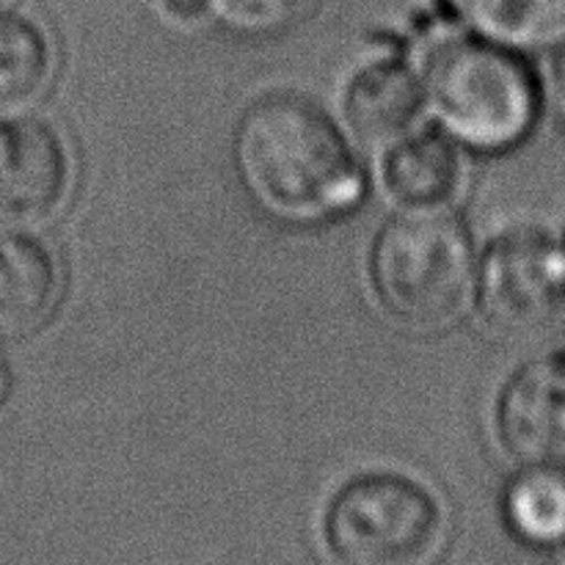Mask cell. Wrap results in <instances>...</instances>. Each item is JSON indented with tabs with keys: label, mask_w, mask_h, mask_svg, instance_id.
<instances>
[{
	"label": "cell",
	"mask_w": 565,
	"mask_h": 565,
	"mask_svg": "<svg viewBox=\"0 0 565 565\" xmlns=\"http://www.w3.org/2000/svg\"><path fill=\"white\" fill-rule=\"evenodd\" d=\"M475 243L450 213H406L386 221L370 248V285L395 323L436 331L456 323L475 296Z\"/></svg>",
	"instance_id": "obj_3"
},
{
	"label": "cell",
	"mask_w": 565,
	"mask_h": 565,
	"mask_svg": "<svg viewBox=\"0 0 565 565\" xmlns=\"http://www.w3.org/2000/svg\"><path fill=\"white\" fill-rule=\"evenodd\" d=\"M342 110L362 141L390 147L414 130L425 110L423 70L401 53L370 61L348 81Z\"/></svg>",
	"instance_id": "obj_10"
},
{
	"label": "cell",
	"mask_w": 565,
	"mask_h": 565,
	"mask_svg": "<svg viewBox=\"0 0 565 565\" xmlns=\"http://www.w3.org/2000/svg\"><path fill=\"white\" fill-rule=\"evenodd\" d=\"M563 243H565V241H563Z\"/></svg>",
	"instance_id": "obj_19"
},
{
	"label": "cell",
	"mask_w": 565,
	"mask_h": 565,
	"mask_svg": "<svg viewBox=\"0 0 565 565\" xmlns=\"http://www.w3.org/2000/svg\"><path fill=\"white\" fill-rule=\"evenodd\" d=\"M550 105L555 114L557 125L565 130V47L555 55L550 72Z\"/></svg>",
	"instance_id": "obj_16"
},
{
	"label": "cell",
	"mask_w": 565,
	"mask_h": 565,
	"mask_svg": "<svg viewBox=\"0 0 565 565\" xmlns=\"http://www.w3.org/2000/svg\"><path fill=\"white\" fill-rule=\"evenodd\" d=\"M75 160L64 132L39 116L0 121V230H36L64 213Z\"/></svg>",
	"instance_id": "obj_6"
},
{
	"label": "cell",
	"mask_w": 565,
	"mask_h": 565,
	"mask_svg": "<svg viewBox=\"0 0 565 565\" xmlns=\"http://www.w3.org/2000/svg\"><path fill=\"white\" fill-rule=\"evenodd\" d=\"M486 329L516 348H541L565 334V243L541 230H516L486 248L475 276Z\"/></svg>",
	"instance_id": "obj_5"
},
{
	"label": "cell",
	"mask_w": 565,
	"mask_h": 565,
	"mask_svg": "<svg viewBox=\"0 0 565 565\" xmlns=\"http://www.w3.org/2000/svg\"><path fill=\"white\" fill-rule=\"evenodd\" d=\"M320 0H207L210 20L246 39L281 36L312 17Z\"/></svg>",
	"instance_id": "obj_14"
},
{
	"label": "cell",
	"mask_w": 565,
	"mask_h": 565,
	"mask_svg": "<svg viewBox=\"0 0 565 565\" xmlns=\"http://www.w3.org/2000/svg\"><path fill=\"white\" fill-rule=\"evenodd\" d=\"M232 163L248 199L285 224L342 218L367 191L345 132L301 94H268L248 105L232 136Z\"/></svg>",
	"instance_id": "obj_1"
},
{
	"label": "cell",
	"mask_w": 565,
	"mask_h": 565,
	"mask_svg": "<svg viewBox=\"0 0 565 565\" xmlns=\"http://www.w3.org/2000/svg\"><path fill=\"white\" fill-rule=\"evenodd\" d=\"M158 6L174 25H199L210 20L207 0H158Z\"/></svg>",
	"instance_id": "obj_15"
},
{
	"label": "cell",
	"mask_w": 565,
	"mask_h": 565,
	"mask_svg": "<svg viewBox=\"0 0 565 565\" xmlns=\"http://www.w3.org/2000/svg\"><path fill=\"white\" fill-rule=\"evenodd\" d=\"M381 182L406 213H447L467 191L461 143L445 130H412L386 147Z\"/></svg>",
	"instance_id": "obj_8"
},
{
	"label": "cell",
	"mask_w": 565,
	"mask_h": 565,
	"mask_svg": "<svg viewBox=\"0 0 565 565\" xmlns=\"http://www.w3.org/2000/svg\"><path fill=\"white\" fill-rule=\"evenodd\" d=\"M480 39L516 53L565 47V0H450Z\"/></svg>",
	"instance_id": "obj_11"
},
{
	"label": "cell",
	"mask_w": 565,
	"mask_h": 565,
	"mask_svg": "<svg viewBox=\"0 0 565 565\" xmlns=\"http://www.w3.org/2000/svg\"><path fill=\"white\" fill-rule=\"evenodd\" d=\"M11 3H14V0H0V11L11 9Z\"/></svg>",
	"instance_id": "obj_17"
},
{
	"label": "cell",
	"mask_w": 565,
	"mask_h": 565,
	"mask_svg": "<svg viewBox=\"0 0 565 565\" xmlns=\"http://www.w3.org/2000/svg\"><path fill=\"white\" fill-rule=\"evenodd\" d=\"M64 292L58 254L28 230H0V340H25L50 323Z\"/></svg>",
	"instance_id": "obj_9"
},
{
	"label": "cell",
	"mask_w": 565,
	"mask_h": 565,
	"mask_svg": "<svg viewBox=\"0 0 565 565\" xmlns=\"http://www.w3.org/2000/svg\"><path fill=\"white\" fill-rule=\"evenodd\" d=\"M505 524L516 539L533 546L565 541V472L522 467L502 497Z\"/></svg>",
	"instance_id": "obj_13"
},
{
	"label": "cell",
	"mask_w": 565,
	"mask_h": 565,
	"mask_svg": "<svg viewBox=\"0 0 565 565\" xmlns=\"http://www.w3.org/2000/svg\"><path fill=\"white\" fill-rule=\"evenodd\" d=\"M425 108L441 130L475 152H508L527 141L544 88L522 53L480 36L441 39L423 64Z\"/></svg>",
	"instance_id": "obj_2"
},
{
	"label": "cell",
	"mask_w": 565,
	"mask_h": 565,
	"mask_svg": "<svg viewBox=\"0 0 565 565\" xmlns=\"http://www.w3.org/2000/svg\"><path fill=\"white\" fill-rule=\"evenodd\" d=\"M323 546L334 565H434L447 539L439 497L403 472L345 480L323 511Z\"/></svg>",
	"instance_id": "obj_4"
},
{
	"label": "cell",
	"mask_w": 565,
	"mask_h": 565,
	"mask_svg": "<svg viewBox=\"0 0 565 565\" xmlns=\"http://www.w3.org/2000/svg\"><path fill=\"white\" fill-rule=\"evenodd\" d=\"M0 392H3V375H0Z\"/></svg>",
	"instance_id": "obj_18"
},
{
	"label": "cell",
	"mask_w": 565,
	"mask_h": 565,
	"mask_svg": "<svg viewBox=\"0 0 565 565\" xmlns=\"http://www.w3.org/2000/svg\"><path fill=\"white\" fill-rule=\"evenodd\" d=\"M55 77V44L44 25L0 11V116H20L42 103Z\"/></svg>",
	"instance_id": "obj_12"
},
{
	"label": "cell",
	"mask_w": 565,
	"mask_h": 565,
	"mask_svg": "<svg viewBox=\"0 0 565 565\" xmlns=\"http://www.w3.org/2000/svg\"><path fill=\"white\" fill-rule=\"evenodd\" d=\"M497 436L522 467L565 472V356L522 364L497 397Z\"/></svg>",
	"instance_id": "obj_7"
}]
</instances>
